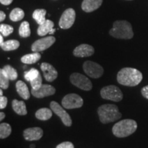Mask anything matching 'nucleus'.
I'll return each mask as SVG.
<instances>
[{
    "instance_id": "nucleus-1",
    "label": "nucleus",
    "mask_w": 148,
    "mask_h": 148,
    "mask_svg": "<svg viewBox=\"0 0 148 148\" xmlns=\"http://www.w3.org/2000/svg\"><path fill=\"white\" fill-rule=\"evenodd\" d=\"M116 79L120 84L123 86H135L141 82L143 79V75L138 69L131 67H125L118 72Z\"/></svg>"
},
{
    "instance_id": "nucleus-2",
    "label": "nucleus",
    "mask_w": 148,
    "mask_h": 148,
    "mask_svg": "<svg viewBox=\"0 0 148 148\" xmlns=\"http://www.w3.org/2000/svg\"><path fill=\"white\" fill-rule=\"evenodd\" d=\"M97 114L99 120L103 124L117 121L121 117L118 107L114 104L106 103L101 105L97 108Z\"/></svg>"
},
{
    "instance_id": "nucleus-3",
    "label": "nucleus",
    "mask_w": 148,
    "mask_h": 148,
    "mask_svg": "<svg viewBox=\"0 0 148 148\" xmlns=\"http://www.w3.org/2000/svg\"><path fill=\"white\" fill-rule=\"evenodd\" d=\"M109 34L114 38L119 39H131L134 36L132 25L127 21H114Z\"/></svg>"
},
{
    "instance_id": "nucleus-4",
    "label": "nucleus",
    "mask_w": 148,
    "mask_h": 148,
    "mask_svg": "<svg viewBox=\"0 0 148 148\" xmlns=\"http://www.w3.org/2000/svg\"><path fill=\"white\" fill-rule=\"evenodd\" d=\"M137 129V123L132 119H123L113 125L112 133L118 138H124L132 134Z\"/></svg>"
},
{
    "instance_id": "nucleus-5",
    "label": "nucleus",
    "mask_w": 148,
    "mask_h": 148,
    "mask_svg": "<svg viewBox=\"0 0 148 148\" xmlns=\"http://www.w3.org/2000/svg\"><path fill=\"white\" fill-rule=\"evenodd\" d=\"M101 97L103 99L113 101H120L123 99V92L115 85H109L104 86L100 90Z\"/></svg>"
},
{
    "instance_id": "nucleus-6",
    "label": "nucleus",
    "mask_w": 148,
    "mask_h": 148,
    "mask_svg": "<svg viewBox=\"0 0 148 148\" xmlns=\"http://www.w3.org/2000/svg\"><path fill=\"white\" fill-rule=\"evenodd\" d=\"M70 82L74 86L86 91H88L92 89V83L90 80L85 75L79 73H73L70 75Z\"/></svg>"
},
{
    "instance_id": "nucleus-7",
    "label": "nucleus",
    "mask_w": 148,
    "mask_h": 148,
    "mask_svg": "<svg viewBox=\"0 0 148 148\" xmlns=\"http://www.w3.org/2000/svg\"><path fill=\"white\" fill-rule=\"evenodd\" d=\"M83 99L79 95L75 93H70L66 95L62 100V106L66 109L79 108L82 106Z\"/></svg>"
},
{
    "instance_id": "nucleus-8",
    "label": "nucleus",
    "mask_w": 148,
    "mask_h": 148,
    "mask_svg": "<svg viewBox=\"0 0 148 148\" xmlns=\"http://www.w3.org/2000/svg\"><path fill=\"white\" fill-rule=\"evenodd\" d=\"M83 70L92 78H99L103 73V69L100 64L90 60L85 61L83 64Z\"/></svg>"
},
{
    "instance_id": "nucleus-9",
    "label": "nucleus",
    "mask_w": 148,
    "mask_h": 148,
    "mask_svg": "<svg viewBox=\"0 0 148 148\" xmlns=\"http://www.w3.org/2000/svg\"><path fill=\"white\" fill-rule=\"evenodd\" d=\"M50 108L57 116H58L60 117V119H61V121H62L64 125H66L67 127L71 126L72 119L71 116H70L69 114L56 101H51Z\"/></svg>"
},
{
    "instance_id": "nucleus-10",
    "label": "nucleus",
    "mask_w": 148,
    "mask_h": 148,
    "mask_svg": "<svg viewBox=\"0 0 148 148\" xmlns=\"http://www.w3.org/2000/svg\"><path fill=\"white\" fill-rule=\"evenodd\" d=\"M75 19V12L73 8H68L62 13L59 20V26L60 28L69 29L73 25Z\"/></svg>"
},
{
    "instance_id": "nucleus-11",
    "label": "nucleus",
    "mask_w": 148,
    "mask_h": 148,
    "mask_svg": "<svg viewBox=\"0 0 148 148\" xmlns=\"http://www.w3.org/2000/svg\"><path fill=\"white\" fill-rule=\"evenodd\" d=\"M56 41V38L54 36H49L36 40L33 42L31 47L32 51L34 52H40L50 47Z\"/></svg>"
},
{
    "instance_id": "nucleus-12",
    "label": "nucleus",
    "mask_w": 148,
    "mask_h": 148,
    "mask_svg": "<svg viewBox=\"0 0 148 148\" xmlns=\"http://www.w3.org/2000/svg\"><path fill=\"white\" fill-rule=\"evenodd\" d=\"M40 69L43 73L44 77L47 82H53L58 77V71L51 64L47 62H42L40 64Z\"/></svg>"
},
{
    "instance_id": "nucleus-13",
    "label": "nucleus",
    "mask_w": 148,
    "mask_h": 148,
    "mask_svg": "<svg viewBox=\"0 0 148 148\" xmlns=\"http://www.w3.org/2000/svg\"><path fill=\"white\" fill-rule=\"evenodd\" d=\"M43 130L39 127H29L23 131V137L26 140H38L42 138Z\"/></svg>"
},
{
    "instance_id": "nucleus-14",
    "label": "nucleus",
    "mask_w": 148,
    "mask_h": 148,
    "mask_svg": "<svg viewBox=\"0 0 148 148\" xmlns=\"http://www.w3.org/2000/svg\"><path fill=\"white\" fill-rule=\"evenodd\" d=\"M56 88L49 84H42L41 87L38 90H31V93L34 97L36 98H43L47 96L54 95Z\"/></svg>"
},
{
    "instance_id": "nucleus-15",
    "label": "nucleus",
    "mask_w": 148,
    "mask_h": 148,
    "mask_svg": "<svg viewBox=\"0 0 148 148\" xmlns=\"http://www.w3.org/2000/svg\"><path fill=\"white\" fill-rule=\"evenodd\" d=\"M95 49L93 47L88 44H81L74 49L73 51V55L76 57H88L93 54Z\"/></svg>"
},
{
    "instance_id": "nucleus-16",
    "label": "nucleus",
    "mask_w": 148,
    "mask_h": 148,
    "mask_svg": "<svg viewBox=\"0 0 148 148\" xmlns=\"http://www.w3.org/2000/svg\"><path fill=\"white\" fill-rule=\"evenodd\" d=\"M103 2V0H83L82 9L86 12H91L99 8Z\"/></svg>"
},
{
    "instance_id": "nucleus-17",
    "label": "nucleus",
    "mask_w": 148,
    "mask_h": 148,
    "mask_svg": "<svg viewBox=\"0 0 148 148\" xmlns=\"http://www.w3.org/2000/svg\"><path fill=\"white\" fill-rule=\"evenodd\" d=\"M15 86L16 91H17L20 97L25 100L29 99L30 97V93H29L28 87L25 82H23L21 80H18L16 82Z\"/></svg>"
},
{
    "instance_id": "nucleus-18",
    "label": "nucleus",
    "mask_w": 148,
    "mask_h": 148,
    "mask_svg": "<svg viewBox=\"0 0 148 148\" xmlns=\"http://www.w3.org/2000/svg\"><path fill=\"white\" fill-rule=\"evenodd\" d=\"M53 25H54V23L53 21H51V20L46 19L43 23L39 25V27L37 29V34L40 36H45L47 34H49L51 29L53 28Z\"/></svg>"
},
{
    "instance_id": "nucleus-19",
    "label": "nucleus",
    "mask_w": 148,
    "mask_h": 148,
    "mask_svg": "<svg viewBox=\"0 0 148 148\" xmlns=\"http://www.w3.org/2000/svg\"><path fill=\"white\" fill-rule=\"evenodd\" d=\"M12 109L18 115H25L27 113L26 105L23 101L13 99L12 101Z\"/></svg>"
},
{
    "instance_id": "nucleus-20",
    "label": "nucleus",
    "mask_w": 148,
    "mask_h": 148,
    "mask_svg": "<svg viewBox=\"0 0 148 148\" xmlns=\"http://www.w3.org/2000/svg\"><path fill=\"white\" fill-rule=\"evenodd\" d=\"M41 58V55L38 52H34L32 53L24 55L21 58V61L24 64H31L38 62Z\"/></svg>"
},
{
    "instance_id": "nucleus-21",
    "label": "nucleus",
    "mask_w": 148,
    "mask_h": 148,
    "mask_svg": "<svg viewBox=\"0 0 148 148\" xmlns=\"http://www.w3.org/2000/svg\"><path fill=\"white\" fill-rule=\"evenodd\" d=\"M52 112L51 109L47 108H42L38 109L35 113V116L36 119L41 120V121H47L52 116Z\"/></svg>"
},
{
    "instance_id": "nucleus-22",
    "label": "nucleus",
    "mask_w": 148,
    "mask_h": 148,
    "mask_svg": "<svg viewBox=\"0 0 148 148\" xmlns=\"http://www.w3.org/2000/svg\"><path fill=\"white\" fill-rule=\"evenodd\" d=\"M47 11L45 9H36L32 14V17L38 25H41L46 21L45 15Z\"/></svg>"
},
{
    "instance_id": "nucleus-23",
    "label": "nucleus",
    "mask_w": 148,
    "mask_h": 148,
    "mask_svg": "<svg viewBox=\"0 0 148 148\" xmlns=\"http://www.w3.org/2000/svg\"><path fill=\"white\" fill-rule=\"evenodd\" d=\"M25 16L23 10L19 8H15L10 12V19L11 21L16 22L22 20Z\"/></svg>"
},
{
    "instance_id": "nucleus-24",
    "label": "nucleus",
    "mask_w": 148,
    "mask_h": 148,
    "mask_svg": "<svg viewBox=\"0 0 148 148\" xmlns=\"http://www.w3.org/2000/svg\"><path fill=\"white\" fill-rule=\"evenodd\" d=\"M20 42L17 40H8L4 42L3 45L1 46V49L4 51H13L19 47Z\"/></svg>"
},
{
    "instance_id": "nucleus-25",
    "label": "nucleus",
    "mask_w": 148,
    "mask_h": 148,
    "mask_svg": "<svg viewBox=\"0 0 148 148\" xmlns=\"http://www.w3.org/2000/svg\"><path fill=\"white\" fill-rule=\"evenodd\" d=\"M18 34L22 38H27L30 36L31 30L28 22L26 21L22 22L18 28Z\"/></svg>"
},
{
    "instance_id": "nucleus-26",
    "label": "nucleus",
    "mask_w": 148,
    "mask_h": 148,
    "mask_svg": "<svg viewBox=\"0 0 148 148\" xmlns=\"http://www.w3.org/2000/svg\"><path fill=\"white\" fill-rule=\"evenodd\" d=\"M2 70L6 76L10 79V80H15V79L17 78L18 77V73L16 70L14 69V67H12V66L9 65V64H7V65H5L2 68Z\"/></svg>"
},
{
    "instance_id": "nucleus-27",
    "label": "nucleus",
    "mask_w": 148,
    "mask_h": 148,
    "mask_svg": "<svg viewBox=\"0 0 148 148\" xmlns=\"http://www.w3.org/2000/svg\"><path fill=\"white\" fill-rule=\"evenodd\" d=\"M12 132V128L10 124L7 123H1L0 124V138L3 139L8 137Z\"/></svg>"
},
{
    "instance_id": "nucleus-28",
    "label": "nucleus",
    "mask_w": 148,
    "mask_h": 148,
    "mask_svg": "<svg viewBox=\"0 0 148 148\" xmlns=\"http://www.w3.org/2000/svg\"><path fill=\"white\" fill-rule=\"evenodd\" d=\"M40 73L36 69L34 68H32L29 71H25L24 73V78H25L27 82H31L33 79L38 77V75H39Z\"/></svg>"
},
{
    "instance_id": "nucleus-29",
    "label": "nucleus",
    "mask_w": 148,
    "mask_h": 148,
    "mask_svg": "<svg viewBox=\"0 0 148 148\" xmlns=\"http://www.w3.org/2000/svg\"><path fill=\"white\" fill-rule=\"evenodd\" d=\"M10 79L3 73L2 69H0V87L2 89H7L9 86Z\"/></svg>"
},
{
    "instance_id": "nucleus-30",
    "label": "nucleus",
    "mask_w": 148,
    "mask_h": 148,
    "mask_svg": "<svg viewBox=\"0 0 148 148\" xmlns=\"http://www.w3.org/2000/svg\"><path fill=\"white\" fill-rule=\"evenodd\" d=\"M14 31V28L12 26L7 24L1 23L0 25V32L3 36H8L10 34H12Z\"/></svg>"
},
{
    "instance_id": "nucleus-31",
    "label": "nucleus",
    "mask_w": 148,
    "mask_h": 148,
    "mask_svg": "<svg viewBox=\"0 0 148 148\" xmlns=\"http://www.w3.org/2000/svg\"><path fill=\"white\" fill-rule=\"evenodd\" d=\"M42 79L41 78V75H40V74H39V75H38V77H36V78L34 79L33 80H32L29 82H30L31 87H32V89L38 90V88L41 87V86L42 85Z\"/></svg>"
},
{
    "instance_id": "nucleus-32",
    "label": "nucleus",
    "mask_w": 148,
    "mask_h": 148,
    "mask_svg": "<svg viewBox=\"0 0 148 148\" xmlns=\"http://www.w3.org/2000/svg\"><path fill=\"white\" fill-rule=\"evenodd\" d=\"M56 148H74L73 144L71 142L65 141L62 142L56 146Z\"/></svg>"
},
{
    "instance_id": "nucleus-33",
    "label": "nucleus",
    "mask_w": 148,
    "mask_h": 148,
    "mask_svg": "<svg viewBox=\"0 0 148 148\" xmlns=\"http://www.w3.org/2000/svg\"><path fill=\"white\" fill-rule=\"evenodd\" d=\"M7 103H8V99H7V97L3 95L1 96L0 97V108H5L7 106Z\"/></svg>"
},
{
    "instance_id": "nucleus-34",
    "label": "nucleus",
    "mask_w": 148,
    "mask_h": 148,
    "mask_svg": "<svg viewBox=\"0 0 148 148\" xmlns=\"http://www.w3.org/2000/svg\"><path fill=\"white\" fill-rule=\"evenodd\" d=\"M141 94L144 97L148 99V85L142 88Z\"/></svg>"
},
{
    "instance_id": "nucleus-35",
    "label": "nucleus",
    "mask_w": 148,
    "mask_h": 148,
    "mask_svg": "<svg viewBox=\"0 0 148 148\" xmlns=\"http://www.w3.org/2000/svg\"><path fill=\"white\" fill-rule=\"evenodd\" d=\"M12 1H13V0H0V2H1V4L3 5H8L12 2Z\"/></svg>"
},
{
    "instance_id": "nucleus-36",
    "label": "nucleus",
    "mask_w": 148,
    "mask_h": 148,
    "mask_svg": "<svg viewBox=\"0 0 148 148\" xmlns=\"http://www.w3.org/2000/svg\"><path fill=\"white\" fill-rule=\"evenodd\" d=\"M5 18V14L3 11H0V21H3Z\"/></svg>"
},
{
    "instance_id": "nucleus-37",
    "label": "nucleus",
    "mask_w": 148,
    "mask_h": 148,
    "mask_svg": "<svg viewBox=\"0 0 148 148\" xmlns=\"http://www.w3.org/2000/svg\"><path fill=\"white\" fill-rule=\"evenodd\" d=\"M5 114L3 112H0V121H3V119L5 118Z\"/></svg>"
},
{
    "instance_id": "nucleus-38",
    "label": "nucleus",
    "mask_w": 148,
    "mask_h": 148,
    "mask_svg": "<svg viewBox=\"0 0 148 148\" xmlns=\"http://www.w3.org/2000/svg\"><path fill=\"white\" fill-rule=\"evenodd\" d=\"M3 43H4V42H3V35L1 34V36H0V45H1V47L3 45Z\"/></svg>"
},
{
    "instance_id": "nucleus-39",
    "label": "nucleus",
    "mask_w": 148,
    "mask_h": 148,
    "mask_svg": "<svg viewBox=\"0 0 148 148\" xmlns=\"http://www.w3.org/2000/svg\"><path fill=\"white\" fill-rule=\"evenodd\" d=\"M55 31H56V29H54V28H53V29H51V32H49V34H54Z\"/></svg>"
},
{
    "instance_id": "nucleus-40",
    "label": "nucleus",
    "mask_w": 148,
    "mask_h": 148,
    "mask_svg": "<svg viewBox=\"0 0 148 148\" xmlns=\"http://www.w3.org/2000/svg\"><path fill=\"white\" fill-rule=\"evenodd\" d=\"M0 96H3V90H2V88H1V89L0 90Z\"/></svg>"
},
{
    "instance_id": "nucleus-41",
    "label": "nucleus",
    "mask_w": 148,
    "mask_h": 148,
    "mask_svg": "<svg viewBox=\"0 0 148 148\" xmlns=\"http://www.w3.org/2000/svg\"><path fill=\"white\" fill-rule=\"evenodd\" d=\"M35 147V145H30V148H34Z\"/></svg>"
},
{
    "instance_id": "nucleus-42",
    "label": "nucleus",
    "mask_w": 148,
    "mask_h": 148,
    "mask_svg": "<svg viewBox=\"0 0 148 148\" xmlns=\"http://www.w3.org/2000/svg\"><path fill=\"white\" fill-rule=\"evenodd\" d=\"M130 1H131V0H130Z\"/></svg>"
}]
</instances>
